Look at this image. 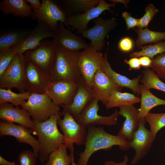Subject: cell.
Returning a JSON list of instances; mask_svg holds the SVG:
<instances>
[{
	"label": "cell",
	"mask_w": 165,
	"mask_h": 165,
	"mask_svg": "<svg viewBox=\"0 0 165 165\" xmlns=\"http://www.w3.org/2000/svg\"><path fill=\"white\" fill-rule=\"evenodd\" d=\"M31 30L22 29L10 31L1 34L0 51L19 44L28 36Z\"/></svg>",
	"instance_id": "26"
},
{
	"label": "cell",
	"mask_w": 165,
	"mask_h": 165,
	"mask_svg": "<svg viewBox=\"0 0 165 165\" xmlns=\"http://www.w3.org/2000/svg\"><path fill=\"white\" fill-rule=\"evenodd\" d=\"M145 118L140 119L137 130L132 139L129 142L130 148L134 149L135 154L130 165H134L146 155L151 147L154 139L150 130L145 126Z\"/></svg>",
	"instance_id": "10"
},
{
	"label": "cell",
	"mask_w": 165,
	"mask_h": 165,
	"mask_svg": "<svg viewBox=\"0 0 165 165\" xmlns=\"http://www.w3.org/2000/svg\"><path fill=\"white\" fill-rule=\"evenodd\" d=\"M133 46L134 43L132 40L128 37H125L122 38L118 44L119 49L124 52H130L133 49Z\"/></svg>",
	"instance_id": "40"
},
{
	"label": "cell",
	"mask_w": 165,
	"mask_h": 165,
	"mask_svg": "<svg viewBox=\"0 0 165 165\" xmlns=\"http://www.w3.org/2000/svg\"><path fill=\"white\" fill-rule=\"evenodd\" d=\"M0 164L1 165H17L14 162H9L0 156Z\"/></svg>",
	"instance_id": "45"
},
{
	"label": "cell",
	"mask_w": 165,
	"mask_h": 165,
	"mask_svg": "<svg viewBox=\"0 0 165 165\" xmlns=\"http://www.w3.org/2000/svg\"><path fill=\"white\" fill-rule=\"evenodd\" d=\"M53 32V38L57 44L65 48L73 51H79L86 48L89 46L82 38L67 29L61 22L59 23Z\"/></svg>",
	"instance_id": "20"
},
{
	"label": "cell",
	"mask_w": 165,
	"mask_h": 165,
	"mask_svg": "<svg viewBox=\"0 0 165 165\" xmlns=\"http://www.w3.org/2000/svg\"><path fill=\"white\" fill-rule=\"evenodd\" d=\"M78 87L72 103L69 105H61L64 111L71 115L76 120L80 117L82 111L94 98L91 89L88 88L83 78L78 82Z\"/></svg>",
	"instance_id": "19"
},
{
	"label": "cell",
	"mask_w": 165,
	"mask_h": 165,
	"mask_svg": "<svg viewBox=\"0 0 165 165\" xmlns=\"http://www.w3.org/2000/svg\"><path fill=\"white\" fill-rule=\"evenodd\" d=\"M0 9L5 15L28 17L32 14L31 9L26 0H3L0 2Z\"/></svg>",
	"instance_id": "24"
},
{
	"label": "cell",
	"mask_w": 165,
	"mask_h": 165,
	"mask_svg": "<svg viewBox=\"0 0 165 165\" xmlns=\"http://www.w3.org/2000/svg\"><path fill=\"white\" fill-rule=\"evenodd\" d=\"M151 68L160 79H165V53L156 55L152 60Z\"/></svg>",
	"instance_id": "36"
},
{
	"label": "cell",
	"mask_w": 165,
	"mask_h": 165,
	"mask_svg": "<svg viewBox=\"0 0 165 165\" xmlns=\"http://www.w3.org/2000/svg\"><path fill=\"white\" fill-rule=\"evenodd\" d=\"M119 107V115L125 118V120L117 135L130 141L139 124L140 119L138 117V109L134 105L121 106Z\"/></svg>",
	"instance_id": "21"
},
{
	"label": "cell",
	"mask_w": 165,
	"mask_h": 165,
	"mask_svg": "<svg viewBox=\"0 0 165 165\" xmlns=\"http://www.w3.org/2000/svg\"><path fill=\"white\" fill-rule=\"evenodd\" d=\"M21 107L29 112L34 123L45 121L54 115H61L60 106L45 94L31 93Z\"/></svg>",
	"instance_id": "4"
},
{
	"label": "cell",
	"mask_w": 165,
	"mask_h": 165,
	"mask_svg": "<svg viewBox=\"0 0 165 165\" xmlns=\"http://www.w3.org/2000/svg\"><path fill=\"white\" fill-rule=\"evenodd\" d=\"M95 24L82 34V37L89 39V45L98 51L102 50L105 46V38L109 32L116 26V19L113 17L104 19L97 17L94 20Z\"/></svg>",
	"instance_id": "11"
},
{
	"label": "cell",
	"mask_w": 165,
	"mask_h": 165,
	"mask_svg": "<svg viewBox=\"0 0 165 165\" xmlns=\"http://www.w3.org/2000/svg\"><path fill=\"white\" fill-rule=\"evenodd\" d=\"M135 31L138 35L136 42L138 47L147 44L157 43L165 39V32L153 31L148 28H136Z\"/></svg>",
	"instance_id": "29"
},
{
	"label": "cell",
	"mask_w": 165,
	"mask_h": 165,
	"mask_svg": "<svg viewBox=\"0 0 165 165\" xmlns=\"http://www.w3.org/2000/svg\"><path fill=\"white\" fill-rule=\"evenodd\" d=\"M67 147L64 144L60 147L52 152L47 162L43 165H70L72 164V154L68 155Z\"/></svg>",
	"instance_id": "31"
},
{
	"label": "cell",
	"mask_w": 165,
	"mask_h": 165,
	"mask_svg": "<svg viewBox=\"0 0 165 165\" xmlns=\"http://www.w3.org/2000/svg\"><path fill=\"white\" fill-rule=\"evenodd\" d=\"M80 52L57 44L50 74V81L70 79L78 82L82 78L78 65Z\"/></svg>",
	"instance_id": "3"
},
{
	"label": "cell",
	"mask_w": 165,
	"mask_h": 165,
	"mask_svg": "<svg viewBox=\"0 0 165 165\" xmlns=\"http://www.w3.org/2000/svg\"><path fill=\"white\" fill-rule=\"evenodd\" d=\"M25 60L26 91L31 94H44L50 81V77L33 63Z\"/></svg>",
	"instance_id": "16"
},
{
	"label": "cell",
	"mask_w": 165,
	"mask_h": 165,
	"mask_svg": "<svg viewBox=\"0 0 165 165\" xmlns=\"http://www.w3.org/2000/svg\"><path fill=\"white\" fill-rule=\"evenodd\" d=\"M124 62L129 66V70L132 69L137 70L139 69L140 68L141 66L139 58L138 57L131 58L129 60L125 59Z\"/></svg>",
	"instance_id": "41"
},
{
	"label": "cell",
	"mask_w": 165,
	"mask_h": 165,
	"mask_svg": "<svg viewBox=\"0 0 165 165\" xmlns=\"http://www.w3.org/2000/svg\"><path fill=\"white\" fill-rule=\"evenodd\" d=\"M25 60L24 54L17 53L3 75L0 77V88H15L20 93L26 91Z\"/></svg>",
	"instance_id": "5"
},
{
	"label": "cell",
	"mask_w": 165,
	"mask_h": 165,
	"mask_svg": "<svg viewBox=\"0 0 165 165\" xmlns=\"http://www.w3.org/2000/svg\"><path fill=\"white\" fill-rule=\"evenodd\" d=\"M142 73L140 81L145 88L149 90L154 89L165 92V83L152 69L149 68H145Z\"/></svg>",
	"instance_id": "30"
},
{
	"label": "cell",
	"mask_w": 165,
	"mask_h": 165,
	"mask_svg": "<svg viewBox=\"0 0 165 165\" xmlns=\"http://www.w3.org/2000/svg\"><path fill=\"white\" fill-rule=\"evenodd\" d=\"M41 2L40 9L32 12V18L45 22L53 31L58 25V21L65 25L67 16L54 2L51 0H42Z\"/></svg>",
	"instance_id": "14"
},
{
	"label": "cell",
	"mask_w": 165,
	"mask_h": 165,
	"mask_svg": "<svg viewBox=\"0 0 165 165\" xmlns=\"http://www.w3.org/2000/svg\"><path fill=\"white\" fill-rule=\"evenodd\" d=\"M83 152L79 153L78 165H87L91 155L100 150H108L114 145H117L121 150L130 148L128 141L118 135L107 132L103 127L89 126L87 127V134Z\"/></svg>",
	"instance_id": "1"
},
{
	"label": "cell",
	"mask_w": 165,
	"mask_h": 165,
	"mask_svg": "<svg viewBox=\"0 0 165 165\" xmlns=\"http://www.w3.org/2000/svg\"><path fill=\"white\" fill-rule=\"evenodd\" d=\"M98 101V100L94 98L83 109L77 121L86 127L90 125H116L119 115V111L116 109L113 114L108 116L99 115Z\"/></svg>",
	"instance_id": "12"
},
{
	"label": "cell",
	"mask_w": 165,
	"mask_h": 165,
	"mask_svg": "<svg viewBox=\"0 0 165 165\" xmlns=\"http://www.w3.org/2000/svg\"><path fill=\"white\" fill-rule=\"evenodd\" d=\"M71 151V153L72 156V165H78V164H76L74 162V147L73 146H72L70 149Z\"/></svg>",
	"instance_id": "47"
},
{
	"label": "cell",
	"mask_w": 165,
	"mask_h": 165,
	"mask_svg": "<svg viewBox=\"0 0 165 165\" xmlns=\"http://www.w3.org/2000/svg\"><path fill=\"white\" fill-rule=\"evenodd\" d=\"M109 1L112 2V3L115 4L116 3H121L123 4L126 7H127V5L129 2V0H110Z\"/></svg>",
	"instance_id": "46"
},
{
	"label": "cell",
	"mask_w": 165,
	"mask_h": 165,
	"mask_svg": "<svg viewBox=\"0 0 165 165\" xmlns=\"http://www.w3.org/2000/svg\"><path fill=\"white\" fill-rule=\"evenodd\" d=\"M31 94V93L27 91L17 93L10 89L0 88V104L9 103L15 107L21 106L28 100Z\"/></svg>",
	"instance_id": "28"
},
{
	"label": "cell",
	"mask_w": 165,
	"mask_h": 165,
	"mask_svg": "<svg viewBox=\"0 0 165 165\" xmlns=\"http://www.w3.org/2000/svg\"><path fill=\"white\" fill-rule=\"evenodd\" d=\"M30 4L31 9H33L34 12L39 10L42 6V2L39 0H26Z\"/></svg>",
	"instance_id": "43"
},
{
	"label": "cell",
	"mask_w": 165,
	"mask_h": 165,
	"mask_svg": "<svg viewBox=\"0 0 165 165\" xmlns=\"http://www.w3.org/2000/svg\"><path fill=\"white\" fill-rule=\"evenodd\" d=\"M122 15L125 22L127 29H133L136 27H138L139 24V19L133 17L130 13L126 11L123 12Z\"/></svg>",
	"instance_id": "39"
},
{
	"label": "cell",
	"mask_w": 165,
	"mask_h": 165,
	"mask_svg": "<svg viewBox=\"0 0 165 165\" xmlns=\"http://www.w3.org/2000/svg\"><path fill=\"white\" fill-rule=\"evenodd\" d=\"M37 158L33 152L24 150L18 155V162L20 165H36Z\"/></svg>",
	"instance_id": "38"
},
{
	"label": "cell",
	"mask_w": 165,
	"mask_h": 165,
	"mask_svg": "<svg viewBox=\"0 0 165 165\" xmlns=\"http://www.w3.org/2000/svg\"><path fill=\"white\" fill-rule=\"evenodd\" d=\"M31 129L14 123L2 120L0 122V136L9 135L15 138L19 143H24L30 145L33 152L38 157H39V144L32 135Z\"/></svg>",
	"instance_id": "13"
},
{
	"label": "cell",
	"mask_w": 165,
	"mask_h": 165,
	"mask_svg": "<svg viewBox=\"0 0 165 165\" xmlns=\"http://www.w3.org/2000/svg\"><path fill=\"white\" fill-rule=\"evenodd\" d=\"M100 0H64L61 2L76 10L86 12L97 6Z\"/></svg>",
	"instance_id": "34"
},
{
	"label": "cell",
	"mask_w": 165,
	"mask_h": 165,
	"mask_svg": "<svg viewBox=\"0 0 165 165\" xmlns=\"http://www.w3.org/2000/svg\"><path fill=\"white\" fill-rule=\"evenodd\" d=\"M141 98L127 92L122 93L117 90L114 91L105 105L106 109L119 107L121 106H129L140 102Z\"/></svg>",
	"instance_id": "27"
},
{
	"label": "cell",
	"mask_w": 165,
	"mask_h": 165,
	"mask_svg": "<svg viewBox=\"0 0 165 165\" xmlns=\"http://www.w3.org/2000/svg\"><path fill=\"white\" fill-rule=\"evenodd\" d=\"M141 94V105L138 109L139 119L145 118L153 108L160 105H165V100L154 95L142 85L139 84Z\"/></svg>",
	"instance_id": "25"
},
{
	"label": "cell",
	"mask_w": 165,
	"mask_h": 165,
	"mask_svg": "<svg viewBox=\"0 0 165 165\" xmlns=\"http://www.w3.org/2000/svg\"><path fill=\"white\" fill-rule=\"evenodd\" d=\"M78 87V82L72 80L50 81L45 94L57 105H68L72 102Z\"/></svg>",
	"instance_id": "9"
},
{
	"label": "cell",
	"mask_w": 165,
	"mask_h": 165,
	"mask_svg": "<svg viewBox=\"0 0 165 165\" xmlns=\"http://www.w3.org/2000/svg\"><path fill=\"white\" fill-rule=\"evenodd\" d=\"M141 66L145 68L151 66L152 60L147 56H142L139 58Z\"/></svg>",
	"instance_id": "42"
},
{
	"label": "cell",
	"mask_w": 165,
	"mask_h": 165,
	"mask_svg": "<svg viewBox=\"0 0 165 165\" xmlns=\"http://www.w3.org/2000/svg\"><path fill=\"white\" fill-rule=\"evenodd\" d=\"M104 55L89 45L80 52L78 65L82 76L87 86L91 89L93 77L97 71L101 69Z\"/></svg>",
	"instance_id": "8"
},
{
	"label": "cell",
	"mask_w": 165,
	"mask_h": 165,
	"mask_svg": "<svg viewBox=\"0 0 165 165\" xmlns=\"http://www.w3.org/2000/svg\"><path fill=\"white\" fill-rule=\"evenodd\" d=\"M37 20V25L27 37L21 43L12 46L17 53L23 54L26 51L37 47L43 39L53 38V32L48 24L43 21Z\"/></svg>",
	"instance_id": "17"
},
{
	"label": "cell",
	"mask_w": 165,
	"mask_h": 165,
	"mask_svg": "<svg viewBox=\"0 0 165 165\" xmlns=\"http://www.w3.org/2000/svg\"><path fill=\"white\" fill-rule=\"evenodd\" d=\"M158 11V10L152 4H148L145 9V13L139 19V24L137 28H148V24Z\"/></svg>",
	"instance_id": "37"
},
{
	"label": "cell",
	"mask_w": 165,
	"mask_h": 165,
	"mask_svg": "<svg viewBox=\"0 0 165 165\" xmlns=\"http://www.w3.org/2000/svg\"><path fill=\"white\" fill-rule=\"evenodd\" d=\"M101 69L118 86L121 88H128L134 93L138 95L141 94L139 82L141 78V75H139L137 77L130 79L114 71L108 60L107 52L104 54L103 64Z\"/></svg>",
	"instance_id": "23"
},
{
	"label": "cell",
	"mask_w": 165,
	"mask_h": 165,
	"mask_svg": "<svg viewBox=\"0 0 165 165\" xmlns=\"http://www.w3.org/2000/svg\"><path fill=\"white\" fill-rule=\"evenodd\" d=\"M17 53L13 47L0 51V77L4 74Z\"/></svg>",
	"instance_id": "35"
},
{
	"label": "cell",
	"mask_w": 165,
	"mask_h": 165,
	"mask_svg": "<svg viewBox=\"0 0 165 165\" xmlns=\"http://www.w3.org/2000/svg\"><path fill=\"white\" fill-rule=\"evenodd\" d=\"M123 160L122 161L116 163L112 161H107L105 162L104 165H127L129 160L128 157L126 155L123 157Z\"/></svg>",
	"instance_id": "44"
},
{
	"label": "cell",
	"mask_w": 165,
	"mask_h": 165,
	"mask_svg": "<svg viewBox=\"0 0 165 165\" xmlns=\"http://www.w3.org/2000/svg\"><path fill=\"white\" fill-rule=\"evenodd\" d=\"M139 49L140 50L130 54L131 58L145 56L153 60L155 56L165 52V42L161 41L154 44L142 46Z\"/></svg>",
	"instance_id": "32"
},
{
	"label": "cell",
	"mask_w": 165,
	"mask_h": 165,
	"mask_svg": "<svg viewBox=\"0 0 165 165\" xmlns=\"http://www.w3.org/2000/svg\"><path fill=\"white\" fill-rule=\"evenodd\" d=\"M31 116L26 110L14 107L9 103L0 104V119L7 122L16 123L32 129L33 122Z\"/></svg>",
	"instance_id": "22"
},
{
	"label": "cell",
	"mask_w": 165,
	"mask_h": 165,
	"mask_svg": "<svg viewBox=\"0 0 165 165\" xmlns=\"http://www.w3.org/2000/svg\"><path fill=\"white\" fill-rule=\"evenodd\" d=\"M57 46L53 39L42 41L37 47L26 51L23 54L26 60L33 63L50 77Z\"/></svg>",
	"instance_id": "6"
},
{
	"label": "cell",
	"mask_w": 165,
	"mask_h": 165,
	"mask_svg": "<svg viewBox=\"0 0 165 165\" xmlns=\"http://www.w3.org/2000/svg\"><path fill=\"white\" fill-rule=\"evenodd\" d=\"M57 122L63 133L64 144L69 150L75 143L78 145L84 144L87 134V127L79 123L69 113L62 111Z\"/></svg>",
	"instance_id": "7"
},
{
	"label": "cell",
	"mask_w": 165,
	"mask_h": 165,
	"mask_svg": "<svg viewBox=\"0 0 165 165\" xmlns=\"http://www.w3.org/2000/svg\"><path fill=\"white\" fill-rule=\"evenodd\" d=\"M115 5L113 3L109 4L104 0H100L97 6L88 11L67 16L65 25L70 26L78 33L82 34L87 29L88 24L91 20L98 17L105 10H110V8Z\"/></svg>",
	"instance_id": "15"
},
{
	"label": "cell",
	"mask_w": 165,
	"mask_h": 165,
	"mask_svg": "<svg viewBox=\"0 0 165 165\" xmlns=\"http://www.w3.org/2000/svg\"><path fill=\"white\" fill-rule=\"evenodd\" d=\"M146 122L149 124L150 130L155 140L158 132L165 127V113L149 112L145 117Z\"/></svg>",
	"instance_id": "33"
},
{
	"label": "cell",
	"mask_w": 165,
	"mask_h": 165,
	"mask_svg": "<svg viewBox=\"0 0 165 165\" xmlns=\"http://www.w3.org/2000/svg\"><path fill=\"white\" fill-rule=\"evenodd\" d=\"M91 88L94 98L105 105L114 91L121 92L122 90V88L117 86L101 69L94 75Z\"/></svg>",
	"instance_id": "18"
},
{
	"label": "cell",
	"mask_w": 165,
	"mask_h": 165,
	"mask_svg": "<svg viewBox=\"0 0 165 165\" xmlns=\"http://www.w3.org/2000/svg\"><path fill=\"white\" fill-rule=\"evenodd\" d=\"M60 115H54L42 122L34 123L32 134L36 135L39 144V159L43 163L50 154L64 144L63 135L58 130L57 122Z\"/></svg>",
	"instance_id": "2"
}]
</instances>
